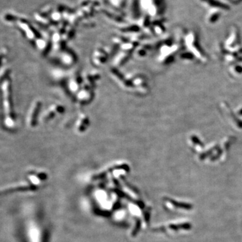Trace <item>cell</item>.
<instances>
[{
  "mask_svg": "<svg viewBox=\"0 0 242 242\" xmlns=\"http://www.w3.org/2000/svg\"><path fill=\"white\" fill-rule=\"evenodd\" d=\"M2 90L3 92V98H4V108L6 115L8 116V119H6V123L9 126H12L13 125L12 121L10 119L9 116L10 114V93H9V82L8 81L5 82L3 84Z\"/></svg>",
  "mask_w": 242,
  "mask_h": 242,
  "instance_id": "6da1fadb",
  "label": "cell"
},
{
  "mask_svg": "<svg viewBox=\"0 0 242 242\" xmlns=\"http://www.w3.org/2000/svg\"><path fill=\"white\" fill-rule=\"evenodd\" d=\"M1 54H0V60H1Z\"/></svg>",
  "mask_w": 242,
  "mask_h": 242,
  "instance_id": "7a4b0ae2",
  "label": "cell"
}]
</instances>
